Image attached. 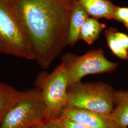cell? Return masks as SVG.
<instances>
[{
  "instance_id": "6da1fadb",
  "label": "cell",
  "mask_w": 128,
  "mask_h": 128,
  "mask_svg": "<svg viewBox=\"0 0 128 128\" xmlns=\"http://www.w3.org/2000/svg\"><path fill=\"white\" fill-rule=\"evenodd\" d=\"M73 0H8L42 69L48 68L68 46Z\"/></svg>"
},
{
  "instance_id": "7a4b0ae2",
  "label": "cell",
  "mask_w": 128,
  "mask_h": 128,
  "mask_svg": "<svg viewBox=\"0 0 128 128\" xmlns=\"http://www.w3.org/2000/svg\"><path fill=\"white\" fill-rule=\"evenodd\" d=\"M0 54L35 59L28 38L8 0H0Z\"/></svg>"
},
{
  "instance_id": "3957f363",
  "label": "cell",
  "mask_w": 128,
  "mask_h": 128,
  "mask_svg": "<svg viewBox=\"0 0 128 128\" xmlns=\"http://www.w3.org/2000/svg\"><path fill=\"white\" fill-rule=\"evenodd\" d=\"M115 91L111 85L102 81H78L68 86V105L110 115L114 107Z\"/></svg>"
},
{
  "instance_id": "277c9868",
  "label": "cell",
  "mask_w": 128,
  "mask_h": 128,
  "mask_svg": "<svg viewBox=\"0 0 128 128\" xmlns=\"http://www.w3.org/2000/svg\"><path fill=\"white\" fill-rule=\"evenodd\" d=\"M35 84L40 89L46 106L45 123L59 119L68 104V82L63 64L61 62L50 73H40Z\"/></svg>"
},
{
  "instance_id": "5b68a950",
  "label": "cell",
  "mask_w": 128,
  "mask_h": 128,
  "mask_svg": "<svg viewBox=\"0 0 128 128\" xmlns=\"http://www.w3.org/2000/svg\"><path fill=\"white\" fill-rule=\"evenodd\" d=\"M46 109L38 88L23 91V96L5 115L0 128H30L45 124Z\"/></svg>"
},
{
  "instance_id": "8992f818",
  "label": "cell",
  "mask_w": 128,
  "mask_h": 128,
  "mask_svg": "<svg viewBox=\"0 0 128 128\" xmlns=\"http://www.w3.org/2000/svg\"><path fill=\"white\" fill-rule=\"evenodd\" d=\"M61 62L66 72L68 86L81 81L87 75L112 73L118 67V64L106 58L102 48L91 50L80 56L66 53L62 56Z\"/></svg>"
},
{
  "instance_id": "52a82bcc",
  "label": "cell",
  "mask_w": 128,
  "mask_h": 128,
  "mask_svg": "<svg viewBox=\"0 0 128 128\" xmlns=\"http://www.w3.org/2000/svg\"><path fill=\"white\" fill-rule=\"evenodd\" d=\"M60 118L91 128H119L110 115L103 114L69 105H67Z\"/></svg>"
},
{
  "instance_id": "ba28073f",
  "label": "cell",
  "mask_w": 128,
  "mask_h": 128,
  "mask_svg": "<svg viewBox=\"0 0 128 128\" xmlns=\"http://www.w3.org/2000/svg\"><path fill=\"white\" fill-rule=\"evenodd\" d=\"M89 17V15L78 0H73L70 18L68 45L74 46L80 40L82 28Z\"/></svg>"
},
{
  "instance_id": "9c48e42d",
  "label": "cell",
  "mask_w": 128,
  "mask_h": 128,
  "mask_svg": "<svg viewBox=\"0 0 128 128\" xmlns=\"http://www.w3.org/2000/svg\"><path fill=\"white\" fill-rule=\"evenodd\" d=\"M82 8L91 16L96 19L104 18L112 20L117 7L109 0H78Z\"/></svg>"
},
{
  "instance_id": "30bf717a",
  "label": "cell",
  "mask_w": 128,
  "mask_h": 128,
  "mask_svg": "<svg viewBox=\"0 0 128 128\" xmlns=\"http://www.w3.org/2000/svg\"><path fill=\"white\" fill-rule=\"evenodd\" d=\"M110 116L118 128H128V90H115Z\"/></svg>"
},
{
  "instance_id": "8fae6325",
  "label": "cell",
  "mask_w": 128,
  "mask_h": 128,
  "mask_svg": "<svg viewBox=\"0 0 128 128\" xmlns=\"http://www.w3.org/2000/svg\"><path fill=\"white\" fill-rule=\"evenodd\" d=\"M23 94V91L0 81V124L5 115L20 100Z\"/></svg>"
},
{
  "instance_id": "7c38bea8",
  "label": "cell",
  "mask_w": 128,
  "mask_h": 128,
  "mask_svg": "<svg viewBox=\"0 0 128 128\" xmlns=\"http://www.w3.org/2000/svg\"><path fill=\"white\" fill-rule=\"evenodd\" d=\"M106 27L105 24L101 23L98 19L89 17L82 28L80 40L89 45L92 44L99 38L101 32Z\"/></svg>"
},
{
  "instance_id": "4fadbf2b",
  "label": "cell",
  "mask_w": 128,
  "mask_h": 128,
  "mask_svg": "<svg viewBox=\"0 0 128 128\" xmlns=\"http://www.w3.org/2000/svg\"><path fill=\"white\" fill-rule=\"evenodd\" d=\"M117 28H109L104 32L105 38L110 50L118 58L123 60H128V51L125 50L119 44L115 38V32Z\"/></svg>"
},
{
  "instance_id": "5bb4252c",
  "label": "cell",
  "mask_w": 128,
  "mask_h": 128,
  "mask_svg": "<svg viewBox=\"0 0 128 128\" xmlns=\"http://www.w3.org/2000/svg\"><path fill=\"white\" fill-rule=\"evenodd\" d=\"M128 18V7H116L113 15L112 20L123 23Z\"/></svg>"
},
{
  "instance_id": "9a60e30c",
  "label": "cell",
  "mask_w": 128,
  "mask_h": 128,
  "mask_svg": "<svg viewBox=\"0 0 128 128\" xmlns=\"http://www.w3.org/2000/svg\"><path fill=\"white\" fill-rule=\"evenodd\" d=\"M55 122L60 128H91L66 119L60 118Z\"/></svg>"
},
{
  "instance_id": "2e32d148",
  "label": "cell",
  "mask_w": 128,
  "mask_h": 128,
  "mask_svg": "<svg viewBox=\"0 0 128 128\" xmlns=\"http://www.w3.org/2000/svg\"><path fill=\"white\" fill-rule=\"evenodd\" d=\"M114 36L119 44L125 50H128V35L117 30L115 32Z\"/></svg>"
},
{
  "instance_id": "e0dca14e",
  "label": "cell",
  "mask_w": 128,
  "mask_h": 128,
  "mask_svg": "<svg viewBox=\"0 0 128 128\" xmlns=\"http://www.w3.org/2000/svg\"><path fill=\"white\" fill-rule=\"evenodd\" d=\"M46 128H60L55 121L46 122L45 124Z\"/></svg>"
},
{
  "instance_id": "ac0fdd59",
  "label": "cell",
  "mask_w": 128,
  "mask_h": 128,
  "mask_svg": "<svg viewBox=\"0 0 128 128\" xmlns=\"http://www.w3.org/2000/svg\"><path fill=\"white\" fill-rule=\"evenodd\" d=\"M30 128H46V127H45V124L44 123H41V124H37Z\"/></svg>"
},
{
  "instance_id": "d6986e66",
  "label": "cell",
  "mask_w": 128,
  "mask_h": 128,
  "mask_svg": "<svg viewBox=\"0 0 128 128\" xmlns=\"http://www.w3.org/2000/svg\"><path fill=\"white\" fill-rule=\"evenodd\" d=\"M122 23H123L124 26H125V27L128 30V18L126 20H125Z\"/></svg>"
}]
</instances>
